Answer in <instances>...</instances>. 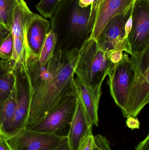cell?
Returning a JSON list of instances; mask_svg holds the SVG:
<instances>
[{"label":"cell","instance_id":"4","mask_svg":"<svg viewBox=\"0 0 149 150\" xmlns=\"http://www.w3.org/2000/svg\"><path fill=\"white\" fill-rule=\"evenodd\" d=\"M134 71L131 82L125 118H136L149 100V46L139 52L132 53Z\"/></svg>","mask_w":149,"mask_h":150},{"label":"cell","instance_id":"33","mask_svg":"<svg viewBox=\"0 0 149 150\" xmlns=\"http://www.w3.org/2000/svg\"><path fill=\"white\" fill-rule=\"evenodd\" d=\"M3 136L2 134L1 133V131H0V140H1V139H3Z\"/></svg>","mask_w":149,"mask_h":150},{"label":"cell","instance_id":"23","mask_svg":"<svg viewBox=\"0 0 149 150\" xmlns=\"http://www.w3.org/2000/svg\"><path fill=\"white\" fill-rule=\"evenodd\" d=\"M15 70L10 62L4 61L0 59V76H4Z\"/></svg>","mask_w":149,"mask_h":150},{"label":"cell","instance_id":"6","mask_svg":"<svg viewBox=\"0 0 149 150\" xmlns=\"http://www.w3.org/2000/svg\"><path fill=\"white\" fill-rule=\"evenodd\" d=\"M76 93L71 94L43 120L28 129L62 137H67L76 107Z\"/></svg>","mask_w":149,"mask_h":150},{"label":"cell","instance_id":"18","mask_svg":"<svg viewBox=\"0 0 149 150\" xmlns=\"http://www.w3.org/2000/svg\"><path fill=\"white\" fill-rule=\"evenodd\" d=\"M57 41V36L54 31L51 29L45 37L38 58H36L37 60L40 64H43L53 53Z\"/></svg>","mask_w":149,"mask_h":150},{"label":"cell","instance_id":"29","mask_svg":"<svg viewBox=\"0 0 149 150\" xmlns=\"http://www.w3.org/2000/svg\"><path fill=\"white\" fill-rule=\"evenodd\" d=\"M0 150H12L6 139L0 140Z\"/></svg>","mask_w":149,"mask_h":150},{"label":"cell","instance_id":"34","mask_svg":"<svg viewBox=\"0 0 149 150\" xmlns=\"http://www.w3.org/2000/svg\"><path fill=\"white\" fill-rule=\"evenodd\" d=\"M99 1L100 0H94V2L98 4V3H99Z\"/></svg>","mask_w":149,"mask_h":150},{"label":"cell","instance_id":"3","mask_svg":"<svg viewBox=\"0 0 149 150\" xmlns=\"http://www.w3.org/2000/svg\"><path fill=\"white\" fill-rule=\"evenodd\" d=\"M114 65L108 54L101 49L94 39L89 38L79 51L75 75L99 102L102 83Z\"/></svg>","mask_w":149,"mask_h":150},{"label":"cell","instance_id":"12","mask_svg":"<svg viewBox=\"0 0 149 150\" xmlns=\"http://www.w3.org/2000/svg\"><path fill=\"white\" fill-rule=\"evenodd\" d=\"M50 21L34 14L27 29V38L31 58H38L46 35L50 30Z\"/></svg>","mask_w":149,"mask_h":150},{"label":"cell","instance_id":"26","mask_svg":"<svg viewBox=\"0 0 149 150\" xmlns=\"http://www.w3.org/2000/svg\"><path fill=\"white\" fill-rule=\"evenodd\" d=\"M127 125L131 129H137L140 128V122L136 118L129 117L127 118Z\"/></svg>","mask_w":149,"mask_h":150},{"label":"cell","instance_id":"22","mask_svg":"<svg viewBox=\"0 0 149 150\" xmlns=\"http://www.w3.org/2000/svg\"><path fill=\"white\" fill-rule=\"evenodd\" d=\"M94 141L93 150H105V143L107 138L101 134L94 136Z\"/></svg>","mask_w":149,"mask_h":150},{"label":"cell","instance_id":"14","mask_svg":"<svg viewBox=\"0 0 149 150\" xmlns=\"http://www.w3.org/2000/svg\"><path fill=\"white\" fill-rule=\"evenodd\" d=\"M34 15V13L31 11L24 0H17L11 26L12 38L22 40L30 52L27 40V29Z\"/></svg>","mask_w":149,"mask_h":150},{"label":"cell","instance_id":"16","mask_svg":"<svg viewBox=\"0 0 149 150\" xmlns=\"http://www.w3.org/2000/svg\"><path fill=\"white\" fill-rule=\"evenodd\" d=\"M16 72L15 70L14 84L9 95L0 103V131L3 136L14 115L19 97V81Z\"/></svg>","mask_w":149,"mask_h":150},{"label":"cell","instance_id":"15","mask_svg":"<svg viewBox=\"0 0 149 150\" xmlns=\"http://www.w3.org/2000/svg\"><path fill=\"white\" fill-rule=\"evenodd\" d=\"M74 89L77 98L79 99L93 126H99V103L90 93L84 84L76 76L74 79Z\"/></svg>","mask_w":149,"mask_h":150},{"label":"cell","instance_id":"30","mask_svg":"<svg viewBox=\"0 0 149 150\" xmlns=\"http://www.w3.org/2000/svg\"><path fill=\"white\" fill-rule=\"evenodd\" d=\"M10 31L0 26V43L7 37Z\"/></svg>","mask_w":149,"mask_h":150},{"label":"cell","instance_id":"21","mask_svg":"<svg viewBox=\"0 0 149 150\" xmlns=\"http://www.w3.org/2000/svg\"><path fill=\"white\" fill-rule=\"evenodd\" d=\"M13 40L11 32L0 43V59L4 61L10 62L12 50Z\"/></svg>","mask_w":149,"mask_h":150},{"label":"cell","instance_id":"9","mask_svg":"<svg viewBox=\"0 0 149 150\" xmlns=\"http://www.w3.org/2000/svg\"><path fill=\"white\" fill-rule=\"evenodd\" d=\"M64 137L25 129L7 141L12 150H53Z\"/></svg>","mask_w":149,"mask_h":150},{"label":"cell","instance_id":"28","mask_svg":"<svg viewBox=\"0 0 149 150\" xmlns=\"http://www.w3.org/2000/svg\"><path fill=\"white\" fill-rule=\"evenodd\" d=\"M53 150H71L68 144L67 137H65L60 144Z\"/></svg>","mask_w":149,"mask_h":150},{"label":"cell","instance_id":"20","mask_svg":"<svg viewBox=\"0 0 149 150\" xmlns=\"http://www.w3.org/2000/svg\"><path fill=\"white\" fill-rule=\"evenodd\" d=\"M15 70L4 76H0V103L8 96L12 90Z\"/></svg>","mask_w":149,"mask_h":150},{"label":"cell","instance_id":"2","mask_svg":"<svg viewBox=\"0 0 149 150\" xmlns=\"http://www.w3.org/2000/svg\"><path fill=\"white\" fill-rule=\"evenodd\" d=\"M97 4L81 8L78 0H64L51 18V29L57 36L64 52L79 50L92 35Z\"/></svg>","mask_w":149,"mask_h":150},{"label":"cell","instance_id":"5","mask_svg":"<svg viewBox=\"0 0 149 150\" xmlns=\"http://www.w3.org/2000/svg\"><path fill=\"white\" fill-rule=\"evenodd\" d=\"M134 71V63L129 54H123L121 60L114 64L108 73L110 94L123 115L128 101Z\"/></svg>","mask_w":149,"mask_h":150},{"label":"cell","instance_id":"27","mask_svg":"<svg viewBox=\"0 0 149 150\" xmlns=\"http://www.w3.org/2000/svg\"><path fill=\"white\" fill-rule=\"evenodd\" d=\"M135 150H149V134L136 145Z\"/></svg>","mask_w":149,"mask_h":150},{"label":"cell","instance_id":"7","mask_svg":"<svg viewBox=\"0 0 149 150\" xmlns=\"http://www.w3.org/2000/svg\"><path fill=\"white\" fill-rule=\"evenodd\" d=\"M133 6L126 12L114 17L97 40L99 47L108 54L118 51L125 52L130 55L132 53L128 36L126 33V25L132 16Z\"/></svg>","mask_w":149,"mask_h":150},{"label":"cell","instance_id":"25","mask_svg":"<svg viewBox=\"0 0 149 150\" xmlns=\"http://www.w3.org/2000/svg\"><path fill=\"white\" fill-rule=\"evenodd\" d=\"M123 55V52L121 51H115L108 54L109 59L114 64L120 62L122 59Z\"/></svg>","mask_w":149,"mask_h":150},{"label":"cell","instance_id":"31","mask_svg":"<svg viewBox=\"0 0 149 150\" xmlns=\"http://www.w3.org/2000/svg\"><path fill=\"white\" fill-rule=\"evenodd\" d=\"M79 4L81 8H86L91 5L94 0H78Z\"/></svg>","mask_w":149,"mask_h":150},{"label":"cell","instance_id":"1","mask_svg":"<svg viewBox=\"0 0 149 150\" xmlns=\"http://www.w3.org/2000/svg\"><path fill=\"white\" fill-rule=\"evenodd\" d=\"M79 50L64 53L55 48L46 62L31 58L24 74L27 86L26 129L39 123L71 94L75 93V66Z\"/></svg>","mask_w":149,"mask_h":150},{"label":"cell","instance_id":"13","mask_svg":"<svg viewBox=\"0 0 149 150\" xmlns=\"http://www.w3.org/2000/svg\"><path fill=\"white\" fill-rule=\"evenodd\" d=\"M22 89L19 95L13 117L3 133V138L6 140L17 136L26 129L28 95L26 91Z\"/></svg>","mask_w":149,"mask_h":150},{"label":"cell","instance_id":"32","mask_svg":"<svg viewBox=\"0 0 149 150\" xmlns=\"http://www.w3.org/2000/svg\"><path fill=\"white\" fill-rule=\"evenodd\" d=\"M105 150H112L109 141L106 139L105 143Z\"/></svg>","mask_w":149,"mask_h":150},{"label":"cell","instance_id":"10","mask_svg":"<svg viewBox=\"0 0 149 150\" xmlns=\"http://www.w3.org/2000/svg\"><path fill=\"white\" fill-rule=\"evenodd\" d=\"M136 0H100L93 30L90 38L97 40L109 21L130 9Z\"/></svg>","mask_w":149,"mask_h":150},{"label":"cell","instance_id":"11","mask_svg":"<svg viewBox=\"0 0 149 150\" xmlns=\"http://www.w3.org/2000/svg\"><path fill=\"white\" fill-rule=\"evenodd\" d=\"M93 126L77 97L76 107L67 136L70 150H80L85 139L93 133Z\"/></svg>","mask_w":149,"mask_h":150},{"label":"cell","instance_id":"17","mask_svg":"<svg viewBox=\"0 0 149 150\" xmlns=\"http://www.w3.org/2000/svg\"><path fill=\"white\" fill-rule=\"evenodd\" d=\"M17 0H0V26L11 32Z\"/></svg>","mask_w":149,"mask_h":150},{"label":"cell","instance_id":"19","mask_svg":"<svg viewBox=\"0 0 149 150\" xmlns=\"http://www.w3.org/2000/svg\"><path fill=\"white\" fill-rule=\"evenodd\" d=\"M64 0H41L36 5L37 10L45 18H51Z\"/></svg>","mask_w":149,"mask_h":150},{"label":"cell","instance_id":"8","mask_svg":"<svg viewBox=\"0 0 149 150\" xmlns=\"http://www.w3.org/2000/svg\"><path fill=\"white\" fill-rule=\"evenodd\" d=\"M132 19L128 41L131 52H139L149 46V0H136Z\"/></svg>","mask_w":149,"mask_h":150},{"label":"cell","instance_id":"24","mask_svg":"<svg viewBox=\"0 0 149 150\" xmlns=\"http://www.w3.org/2000/svg\"><path fill=\"white\" fill-rule=\"evenodd\" d=\"M94 141V136L93 133H92L87 136L85 139L80 150H93Z\"/></svg>","mask_w":149,"mask_h":150}]
</instances>
